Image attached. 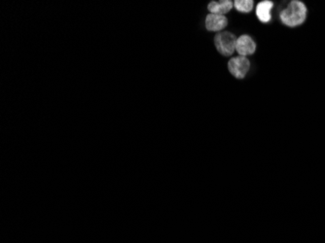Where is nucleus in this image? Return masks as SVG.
Segmentation results:
<instances>
[{
	"mask_svg": "<svg viewBox=\"0 0 325 243\" xmlns=\"http://www.w3.org/2000/svg\"><path fill=\"white\" fill-rule=\"evenodd\" d=\"M308 9L305 3L299 0L291 1L279 14L281 23L289 27L303 25L307 19Z\"/></svg>",
	"mask_w": 325,
	"mask_h": 243,
	"instance_id": "1",
	"label": "nucleus"
},
{
	"mask_svg": "<svg viewBox=\"0 0 325 243\" xmlns=\"http://www.w3.org/2000/svg\"><path fill=\"white\" fill-rule=\"evenodd\" d=\"M238 38L231 32L222 31L217 33L215 37V45L217 50L225 56H231L235 51Z\"/></svg>",
	"mask_w": 325,
	"mask_h": 243,
	"instance_id": "2",
	"label": "nucleus"
},
{
	"mask_svg": "<svg viewBox=\"0 0 325 243\" xmlns=\"http://www.w3.org/2000/svg\"><path fill=\"white\" fill-rule=\"evenodd\" d=\"M233 8V2L230 0H222V1H212L208 5V9L211 14L223 15L229 13Z\"/></svg>",
	"mask_w": 325,
	"mask_h": 243,
	"instance_id": "7",
	"label": "nucleus"
},
{
	"mask_svg": "<svg viewBox=\"0 0 325 243\" xmlns=\"http://www.w3.org/2000/svg\"><path fill=\"white\" fill-rule=\"evenodd\" d=\"M228 68L234 77L237 79H243L245 77L250 68V62L245 56H234L229 60Z\"/></svg>",
	"mask_w": 325,
	"mask_h": 243,
	"instance_id": "3",
	"label": "nucleus"
},
{
	"mask_svg": "<svg viewBox=\"0 0 325 243\" xmlns=\"http://www.w3.org/2000/svg\"><path fill=\"white\" fill-rule=\"evenodd\" d=\"M255 50H256V44L249 35L244 34L238 38L236 52L239 54V55L246 57L247 55L253 54L255 53Z\"/></svg>",
	"mask_w": 325,
	"mask_h": 243,
	"instance_id": "4",
	"label": "nucleus"
},
{
	"mask_svg": "<svg viewBox=\"0 0 325 243\" xmlns=\"http://www.w3.org/2000/svg\"><path fill=\"white\" fill-rule=\"evenodd\" d=\"M228 25V20L223 15L209 14L206 18V28L212 32H219Z\"/></svg>",
	"mask_w": 325,
	"mask_h": 243,
	"instance_id": "5",
	"label": "nucleus"
},
{
	"mask_svg": "<svg viewBox=\"0 0 325 243\" xmlns=\"http://www.w3.org/2000/svg\"><path fill=\"white\" fill-rule=\"evenodd\" d=\"M235 8L242 13H249L253 9L252 0H237L234 2Z\"/></svg>",
	"mask_w": 325,
	"mask_h": 243,
	"instance_id": "8",
	"label": "nucleus"
},
{
	"mask_svg": "<svg viewBox=\"0 0 325 243\" xmlns=\"http://www.w3.org/2000/svg\"><path fill=\"white\" fill-rule=\"evenodd\" d=\"M272 7L273 2L269 0L261 1L258 3V5L256 6V16L261 23L267 24L271 21V10Z\"/></svg>",
	"mask_w": 325,
	"mask_h": 243,
	"instance_id": "6",
	"label": "nucleus"
}]
</instances>
